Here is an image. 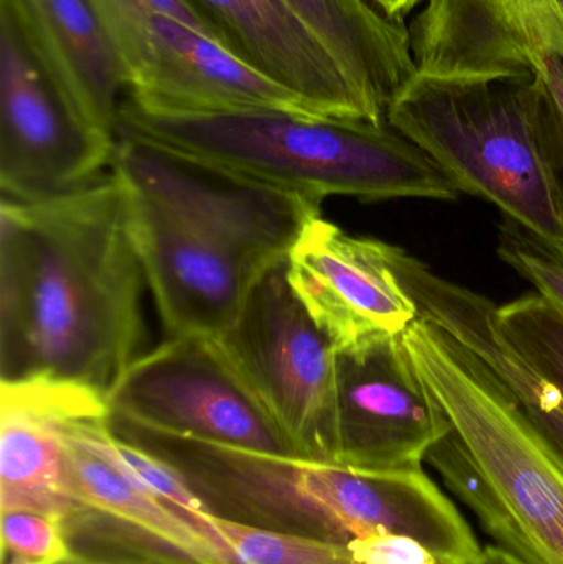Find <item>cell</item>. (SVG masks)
<instances>
[{
    "instance_id": "ac0fdd59",
    "label": "cell",
    "mask_w": 563,
    "mask_h": 564,
    "mask_svg": "<svg viewBox=\"0 0 563 564\" xmlns=\"http://www.w3.org/2000/svg\"><path fill=\"white\" fill-rule=\"evenodd\" d=\"M323 40L354 85L386 115L415 78L407 23L383 15L372 0H286Z\"/></svg>"
},
{
    "instance_id": "d4e9b609",
    "label": "cell",
    "mask_w": 563,
    "mask_h": 564,
    "mask_svg": "<svg viewBox=\"0 0 563 564\" xmlns=\"http://www.w3.org/2000/svg\"><path fill=\"white\" fill-rule=\"evenodd\" d=\"M541 76L545 85L542 142L563 230V59L545 56Z\"/></svg>"
},
{
    "instance_id": "f546056e",
    "label": "cell",
    "mask_w": 563,
    "mask_h": 564,
    "mask_svg": "<svg viewBox=\"0 0 563 564\" xmlns=\"http://www.w3.org/2000/svg\"><path fill=\"white\" fill-rule=\"evenodd\" d=\"M472 564H528L496 545H486L481 555Z\"/></svg>"
},
{
    "instance_id": "3957f363",
    "label": "cell",
    "mask_w": 563,
    "mask_h": 564,
    "mask_svg": "<svg viewBox=\"0 0 563 564\" xmlns=\"http://www.w3.org/2000/svg\"><path fill=\"white\" fill-rule=\"evenodd\" d=\"M410 364L452 430L426 463L496 546L528 564H563V459L499 378L419 317L402 334Z\"/></svg>"
},
{
    "instance_id": "8992f818",
    "label": "cell",
    "mask_w": 563,
    "mask_h": 564,
    "mask_svg": "<svg viewBox=\"0 0 563 564\" xmlns=\"http://www.w3.org/2000/svg\"><path fill=\"white\" fill-rule=\"evenodd\" d=\"M118 138L73 91L23 0H0V191L15 202L78 191L112 164Z\"/></svg>"
},
{
    "instance_id": "52a82bcc",
    "label": "cell",
    "mask_w": 563,
    "mask_h": 564,
    "mask_svg": "<svg viewBox=\"0 0 563 564\" xmlns=\"http://www.w3.org/2000/svg\"><path fill=\"white\" fill-rule=\"evenodd\" d=\"M217 340L294 456L334 464L336 347L291 288L288 258L255 280Z\"/></svg>"
},
{
    "instance_id": "ffe728a7",
    "label": "cell",
    "mask_w": 563,
    "mask_h": 564,
    "mask_svg": "<svg viewBox=\"0 0 563 564\" xmlns=\"http://www.w3.org/2000/svg\"><path fill=\"white\" fill-rule=\"evenodd\" d=\"M453 337L499 378L532 426L563 459V394L502 337L492 308L466 312L453 327Z\"/></svg>"
},
{
    "instance_id": "cb8c5ba5",
    "label": "cell",
    "mask_w": 563,
    "mask_h": 564,
    "mask_svg": "<svg viewBox=\"0 0 563 564\" xmlns=\"http://www.w3.org/2000/svg\"><path fill=\"white\" fill-rule=\"evenodd\" d=\"M0 530L6 558L10 555L58 563L72 553L65 525L58 517L25 510L2 512Z\"/></svg>"
},
{
    "instance_id": "277c9868",
    "label": "cell",
    "mask_w": 563,
    "mask_h": 564,
    "mask_svg": "<svg viewBox=\"0 0 563 564\" xmlns=\"http://www.w3.org/2000/svg\"><path fill=\"white\" fill-rule=\"evenodd\" d=\"M118 138H132L323 202L458 200L439 165L387 122L304 112L171 116L122 99Z\"/></svg>"
},
{
    "instance_id": "4fadbf2b",
    "label": "cell",
    "mask_w": 563,
    "mask_h": 564,
    "mask_svg": "<svg viewBox=\"0 0 563 564\" xmlns=\"http://www.w3.org/2000/svg\"><path fill=\"white\" fill-rule=\"evenodd\" d=\"M288 280L336 350L403 334L419 318L390 263V245L354 237L321 217L288 254Z\"/></svg>"
},
{
    "instance_id": "5bb4252c",
    "label": "cell",
    "mask_w": 563,
    "mask_h": 564,
    "mask_svg": "<svg viewBox=\"0 0 563 564\" xmlns=\"http://www.w3.org/2000/svg\"><path fill=\"white\" fill-rule=\"evenodd\" d=\"M124 195L145 282L169 338L220 337L261 273L148 202L126 191Z\"/></svg>"
},
{
    "instance_id": "2e32d148",
    "label": "cell",
    "mask_w": 563,
    "mask_h": 564,
    "mask_svg": "<svg viewBox=\"0 0 563 564\" xmlns=\"http://www.w3.org/2000/svg\"><path fill=\"white\" fill-rule=\"evenodd\" d=\"M111 413L89 388L52 380L0 384V509L58 517L79 503L69 486L65 423L83 414Z\"/></svg>"
},
{
    "instance_id": "9c48e42d",
    "label": "cell",
    "mask_w": 563,
    "mask_h": 564,
    "mask_svg": "<svg viewBox=\"0 0 563 564\" xmlns=\"http://www.w3.org/2000/svg\"><path fill=\"white\" fill-rule=\"evenodd\" d=\"M108 404L115 416L149 430L294 456L217 338H167L122 373Z\"/></svg>"
},
{
    "instance_id": "6da1fadb",
    "label": "cell",
    "mask_w": 563,
    "mask_h": 564,
    "mask_svg": "<svg viewBox=\"0 0 563 564\" xmlns=\"http://www.w3.org/2000/svg\"><path fill=\"white\" fill-rule=\"evenodd\" d=\"M144 270L115 175L0 204L2 383L52 380L108 400L144 341Z\"/></svg>"
},
{
    "instance_id": "f1b7e54d",
    "label": "cell",
    "mask_w": 563,
    "mask_h": 564,
    "mask_svg": "<svg viewBox=\"0 0 563 564\" xmlns=\"http://www.w3.org/2000/svg\"><path fill=\"white\" fill-rule=\"evenodd\" d=\"M377 9L397 23H407V19L416 9L425 3V0H372Z\"/></svg>"
},
{
    "instance_id": "83f0119b",
    "label": "cell",
    "mask_w": 563,
    "mask_h": 564,
    "mask_svg": "<svg viewBox=\"0 0 563 564\" xmlns=\"http://www.w3.org/2000/svg\"><path fill=\"white\" fill-rule=\"evenodd\" d=\"M56 564H195L184 556L158 546H101L72 552Z\"/></svg>"
},
{
    "instance_id": "8fae6325",
    "label": "cell",
    "mask_w": 563,
    "mask_h": 564,
    "mask_svg": "<svg viewBox=\"0 0 563 564\" xmlns=\"http://www.w3.org/2000/svg\"><path fill=\"white\" fill-rule=\"evenodd\" d=\"M450 430L410 364L402 334L336 350L334 464L369 473L423 469Z\"/></svg>"
},
{
    "instance_id": "4316f807",
    "label": "cell",
    "mask_w": 563,
    "mask_h": 564,
    "mask_svg": "<svg viewBox=\"0 0 563 564\" xmlns=\"http://www.w3.org/2000/svg\"><path fill=\"white\" fill-rule=\"evenodd\" d=\"M91 2L98 13L139 10V12L161 13V15L171 17V19L192 26L197 32L210 36L215 42L221 43L227 48L217 29L188 0H91Z\"/></svg>"
},
{
    "instance_id": "4dcf8cb0",
    "label": "cell",
    "mask_w": 563,
    "mask_h": 564,
    "mask_svg": "<svg viewBox=\"0 0 563 564\" xmlns=\"http://www.w3.org/2000/svg\"><path fill=\"white\" fill-rule=\"evenodd\" d=\"M10 564H56V563L42 562V560L22 558V556H12V562H10Z\"/></svg>"
},
{
    "instance_id": "44dd1931",
    "label": "cell",
    "mask_w": 563,
    "mask_h": 564,
    "mask_svg": "<svg viewBox=\"0 0 563 564\" xmlns=\"http://www.w3.org/2000/svg\"><path fill=\"white\" fill-rule=\"evenodd\" d=\"M495 322L502 337L535 371L563 394V315L541 294H526L496 305Z\"/></svg>"
},
{
    "instance_id": "30bf717a",
    "label": "cell",
    "mask_w": 563,
    "mask_h": 564,
    "mask_svg": "<svg viewBox=\"0 0 563 564\" xmlns=\"http://www.w3.org/2000/svg\"><path fill=\"white\" fill-rule=\"evenodd\" d=\"M128 78V101L171 116L241 111L317 115L300 96L238 58L210 36L161 13L106 20Z\"/></svg>"
},
{
    "instance_id": "7a4b0ae2",
    "label": "cell",
    "mask_w": 563,
    "mask_h": 564,
    "mask_svg": "<svg viewBox=\"0 0 563 564\" xmlns=\"http://www.w3.org/2000/svg\"><path fill=\"white\" fill-rule=\"evenodd\" d=\"M112 433L178 470L214 516L255 529L347 543L405 535L453 564L485 546L425 470L369 473L258 453L139 426L111 414Z\"/></svg>"
},
{
    "instance_id": "7c38bea8",
    "label": "cell",
    "mask_w": 563,
    "mask_h": 564,
    "mask_svg": "<svg viewBox=\"0 0 563 564\" xmlns=\"http://www.w3.org/2000/svg\"><path fill=\"white\" fill-rule=\"evenodd\" d=\"M409 32L416 78L532 79L563 59V0H425Z\"/></svg>"
},
{
    "instance_id": "5b68a950",
    "label": "cell",
    "mask_w": 563,
    "mask_h": 564,
    "mask_svg": "<svg viewBox=\"0 0 563 564\" xmlns=\"http://www.w3.org/2000/svg\"><path fill=\"white\" fill-rule=\"evenodd\" d=\"M542 76L518 82L413 78L390 101V128L422 149L459 194L563 247L561 215L545 161Z\"/></svg>"
},
{
    "instance_id": "9a60e30c",
    "label": "cell",
    "mask_w": 563,
    "mask_h": 564,
    "mask_svg": "<svg viewBox=\"0 0 563 564\" xmlns=\"http://www.w3.org/2000/svg\"><path fill=\"white\" fill-rule=\"evenodd\" d=\"M225 45L327 118L387 122L286 0H188Z\"/></svg>"
},
{
    "instance_id": "e0dca14e",
    "label": "cell",
    "mask_w": 563,
    "mask_h": 564,
    "mask_svg": "<svg viewBox=\"0 0 563 564\" xmlns=\"http://www.w3.org/2000/svg\"><path fill=\"white\" fill-rule=\"evenodd\" d=\"M109 414L66 420L69 486L76 502L154 536L195 564H241L204 519L165 502L95 446L85 423Z\"/></svg>"
},
{
    "instance_id": "d6986e66",
    "label": "cell",
    "mask_w": 563,
    "mask_h": 564,
    "mask_svg": "<svg viewBox=\"0 0 563 564\" xmlns=\"http://www.w3.org/2000/svg\"><path fill=\"white\" fill-rule=\"evenodd\" d=\"M59 72L89 115L116 134L128 78L115 42L91 0H23Z\"/></svg>"
},
{
    "instance_id": "484cf974",
    "label": "cell",
    "mask_w": 563,
    "mask_h": 564,
    "mask_svg": "<svg viewBox=\"0 0 563 564\" xmlns=\"http://www.w3.org/2000/svg\"><path fill=\"white\" fill-rule=\"evenodd\" d=\"M356 564H453L435 552L410 539L396 533H376L347 543Z\"/></svg>"
},
{
    "instance_id": "ba28073f",
    "label": "cell",
    "mask_w": 563,
    "mask_h": 564,
    "mask_svg": "<svg viewBox=\"0 0 563 564\" xmlns=\"http://www.w3.org/2000/svg\"><path fill=\"white\" fill-rule=\"evenodd\" d=\"M111 174L202 240L255 273L286 260L321 200L245 177L218 165L132 138H118Z\"/></svg>"
},
{
    "instance_id": "603a6c76",
    "label": "cell",
    "mask_w": 563,
    "mask_h": 564,
    "mask_svg": "<svg viewBox=\"0 0 563 564\" xmlns=\"http://www.w3.org/2000/svg\"><path fill=\"white\" fill-rule=\"evenodd\" d=\"M498 257L534 285L563 315V247L505 218L499 225Z\"/></svg>"
},
{
    "instance_id": "7402d4cb",
    "label": "cell",
    "mask_w": 563,
    "mask_h": 564,
    "mask_svg": "<svg viewBox=\"0 0 563 564\" xmlns=\"http://www.w3.org/2000/svg\"><path fill=\"white\" fill-rule=\"evenodd\" d=\"M241 564H356L344 543L304 539L202 513Z\"/></svg>"
}]
</instances>
